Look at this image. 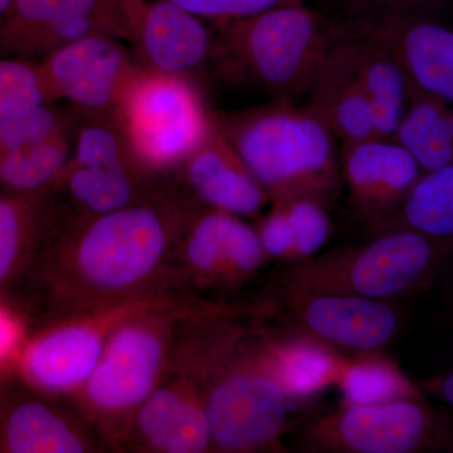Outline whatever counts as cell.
I'll return each mask as SVG.
<instances>
[{
  "instance_id": "cell-16",
  "label": "cell",
  "mask_w": 453,
  "mask_h": 453,
  "mask_svg": "<svg viewBox=\"0 0 453 453\" xmlns=\"http://www.w3.org/2000/svg\"><path fill=\"white\" fill-rule=\"evenodd\" d=\"M129 43L144 70L195 81L211 62L214 33L205 20L170 0H142Z\"/></svg>"
},
{
  "instance_id": "cell-14",
  "label": "cell",
  "mask_w": 453,
  "mask_h": 453,
  "mask_svg": "<svg viewBox=\"0 0 453 453\" xmlns=\"http://www.w3.org/2000/svg\"><path fill=\"white\" fill-rule=\"evenodd\" d=\"M121 447L157 453L211 452L204 395L192 372L174 363L134 416Z\"/></svg>"
},
{
  "instance_id": "cell-31",
  "label": "cell",
  "mask_w": 453,
  "mask_h": 453,
  "mask_svg": "<svg viewBox=\"0 0 453 453\" xmlns=\"http://www.w3.org/2000/svg\"><path fill=\"white\" fill-rule=\"evenodd\" d=\"M282 203L294 234V250L288 264L314 257L333 234V222L326 205L311 198H295Z\"/></svg>"
},
{
  "instance_id": "cell-17",
  "label": "cell",
  "mask_w": 453,
  "mask_h": 453,
  "mask_svg": "<svg viewBox=\"0 0 453 453\" xmlns=\"http://www.w3.org/2000/svg\"><path fill=\"white\" fill-rule=\"evenodd\" d=\"M18 377H0V453H83L98 449L80 422Z\"/></svg>"
},
{
  "instance_id": "cell-22",
  "label": "cell",
  "mask_w": 453,
  "mask_h": 453,
  "mask_svg": "<svg viewBox=\"0 0 453 453\" xmlns=\"http://www.w3.org/2000/svg\"><path fill=\"white\" fill-rule=\"evenodd\" d=\"M372 28L386 33L395 47L413 95L453 106V29L428 17L401 18Z\"/></svg>"
},
{
  "instance_id": "cell-12",
  "label": "cell",
  "mask_w": 453,
  "mask_h": 453,
  "mask_svg": "<svg viewBox=\"0 0 453 453\" xmlns=\"http://www.w3.org/2000/svg\"><path fill=\"white\" fill-rule=\"evenodd\" d=\"M50 104L82 113H111L142 65L124 41L89 35L37 62Z\"/></svg>"
},
{
  "instance_id": "cell-36",
  "label": "cell",
  "mask_w": 453,
  "mask_h": 453,
  "mask_svg": "<svg viewBox=\"0 0 453 453\" xmlns=\"http://www.w3.org/2000/svg\"><path fill=\"white\" fill-rule=\"evenodd\" d=\"M429 389L434 390L453 410V371L446 372L445 375L437 378V380H432L429 383Z\"/></svg>"
},
{
  "instance_id": "cell-23",
  "label": "cell",
  "mask_w": 453,
  "mask_h": 453,
  "mask_svg": "<svg viewBox=\"0 0 453 453\" xmlns=\"http://www.w3.org/2000/svg\"><path fill=\"white\" fill-rule=\"evenodd\" d=\"M268 344L292 401H305L335 386L345 357L311 340L267 329Z\"/></svg>"
},
{
  "instance_id": "cell-18",
  "label": "cell",
  "mask_w": 453,
  "mask_h": 453,
  "mask_svg": "<svg viewBox=\"0 0 453 453\" xmlns=\"http://www.w3.org/2000/svg\"><path fill=\"white\" fill-rule=\"evenodd\" d=\"M181 187L202 207L257 219L270 196L240 155L214 124L207 136L178 168Z\"/></svg>"
},
{
  "instance_id": "cell-21",
  "label": "cell",
  "mask_w": 453,
  "mask_h": 453,
  "mask_svg": "<svg viewBox=\"0 0 453 453\" xmlns=\"http://www.w3.org/2000/svg\"><path fill=\"white\" fill-rule=\"evenodd\" d=\"M309 94L308 107L342 144L377 136L372 107L357 77L348 42L339 32Z\"/></svg>"
},
{
  "instance_id": "cell-15",
  "label": "cell",
  "mask_w": 453,
  "mask_h": 453,
  "mask_svg": "<svg viewBox=\"0 0 453 453\" xmlns=\"http://www.w3.org/2000/svg\"><path fill=\"white\" fill-rule=\"evenodd\" d=\"M340 168L349 204L368 228L392 216L425 174L403 146L380 136L342 145Z\"/></svg>"
},
{
  "instance_id": "cell-4",
  "label": "cell",
  "mask_w": 453,
  "mask_h": 453,
  "mask_svg": "<svg viewBox=\"0 0 453 453\" xmlns=\"http://www.w3.org/2000/svg\"><path fill=\"white\" fill-rule=\"evenodd\" d=\"M211 118L271 203L311 198L329 207L338 198L342 178L335 136L310 107L276 100Z\"/></svg>"
},
{
  "instance_id": "cell-2",
  "label": "cell",
  "mask_w": 453,
  "mask_h": 453,
  "mask_svg": "<svg viewBox=\"0 0 453 453\" xmlns=\"http://www.w3.org/2000/svg\"><path fill=\"white\" fill-rule=\"evenodd\" d=\"M250 311L211 316L190 325L175 365L201 384L211 452L286 453L292 401L268 344L266 326L243 324Z\"/></svg>"
},
{
  "instance_id": "cell-25",
  "label": "cell",
  "mask_w": 453,
  "mask_h": 453,
  "mask_svg": "<svg viewBox=\"0 0 453 453\" xmlns=\"http://www.w3.org/2000/svg\"><path fill=\"white\" fill-rule=\"evenodd\" d=\"M73 122L43 142L0 157V190L23 195L52 192L70 159Z\"/></svg>"
},
{
  "instance_id": "cell-9",
  "label": "cell",
  "mask_w": 453,
  "mask_h": 453,
  "mask_svg": "<svg viewBox=\"0 0 453 453\" xmlns=\"http://www.w3.org/2000/svg\"><path fill=\"white\" fill-rule=\"evenodd\" d=\"M74 115L70 159L50 192L73 207V220L120 210L162 186L134 157L115 112Z\"/></svg>"
},
{
  "instance_id": "cell-6",
  "label": "cell",
  "mask_w": 453,
  "mask_h": 453,
  "mask_svg": "<svg viewBox=\"0 0 453 453\" xmlns=\"http://www.w3.org/2000/svg\"><path fill=\"white\" fill-rule=\"evenodd\" d=\"M452 251L449 241L393 229L369 235L363 243L283 265L277 282L300 290L396 303L438 281Z\"/></svg>"
},
{
  "instance_id": "cell-29",
  "label": "cell",
  "mask_w": 453,
  "mask_h": 453,
  "mask_svg": "<svg viewBox=\"0 0 453 453\" xmlns=\"http://www.w3.org/2000/svg\"><path fill=\"white\" fill-rule=\"evenodd\" d=\"M73 120V110L65 111L56 104H44L12 116L0 122V157L43 142L70 127Z\"/></svg>"
},
{
  "instance_id": "cell-24",
  "label": "cell",
  "mask_w": 453,
  "mask_h": 453,
  "mask_svg": "<svg viewBox=\"0 0 453 453\" xmlns=\"http://www.w3.org/2000/svg\"><path fill=\"white\" fill-rule=\"evenodd\" d=\"M393 229H408L453 242V163L425 173L403 204L388 219L368 228V234Z\"/></svg>"
},
{
  "instance_id": "cell-10",
  "label": "cell",
  "mask_w": 453,
  "mask_h": 453,
  "mask_svg": "<svg viewBox=\"0 0 453 453\" xmlns=\"http://www.w3.org/2000/svg\"><path fill=\"white\" fill-rule=\"evenodd\" d=\"M453 447L451 429L421 395L372 404H342L303 423V453H422Z\"/></svg>"
},
{
  "instance_id": "cell-1",
  "label": "cell",
  "mask_w": 453,
  "mask_h": 453,
  "mask_svg": "<svg viewBox=\"0 0 453 453\" xmlns=\"http://www.w3.org/2000/svg\"><path fill=\"white\" fill-rule=\"evenodd\" d=\"M202 208L183 187L162 184L120 210L65 223L28 285L56 319L163 290L179 241Z\"/></svg>"
},
{
  "instance_id": "cell-35",
  "label": "cell",
  "mask_w": 453,
  "mask_h": 453,
  "mask_svg": "<svg viewBox=\"0 0 453 453\" xmlns=\"http://www.w3.org/2000/svg\"><path fill=\"white\" fill-rule=\"evenodd\" d=\"M438 281L443 285V308L446 318L453 323V251Z\"/></svg>"
},
{
  "instance_id": "cell-13",
  "label": "cell",
  "mask_w": 453,
  "mask_h": 453,
  "mask_svg": "<svg viewBox=\"0 0 453 453\" xmlns=\"http://www.w3.org/2000/svg\"><path fill=\"white\" fill-rule=\"evenodd\" d=\"M177 279L199 288L243 285L266 266L255 226L242 217L202 208L179 241Z\"/></svg>"
},
{
  "instance_id": "cell-33",
  "label": "cell",
  "mask_w": 453,
  "mask_h": 453,
  "mask_svg": "<svg viewBox=\"0 0 453 453\" xmlns=\"http://www.w3.org/2000/svg\"><path fill=\"white\" fill-rule=\"evenodd\" d=\"M271 204V210L258 217L255 228L268 259L286 265L294 250V234L285 204L282 202Z\"/></svg>"
},
{
  "instance_id": "cell-37",
  "label": "cell",
  "mask_w": 453,
  "mask_h": 453,
  "mask_svg": "<svg viewBox=\"0 0 453 453\" xmlns=\"http://www.w3.org/2000/svg\"><path fill=\"white\" fill-rule=\"evenodd\" d=\"M14 0H0V20L8 13L9 9L13 5Z\"/></svg>"
},
{
  "instance_id": "cell-34",
  "label": "cell",
  "mask_w": 453,
  "mask_h": 453,
  "mask_svg": "<svg viewBox=\"0 0 453 453\" xmlns=\"http://www.w3.org/2000/svg\"><path fill=\"white\" fill-rule=\"evenodd\" d=\"M23 326L4 301H0V365L16 363L22 350Z\"/></svg>"
},
{
  "instance_id": "cell-8",
  "label": "cell",
  "mask_w": 453,
  "mask_h": 453,
  "mask_svg": "<svg viewBox=\"0 0 453 453\" xmlns=\"http://www.w3.org/2000/svg\"><path fill=\"white\" fill-rule=\"evenodd\" d=\"M181 296L163 288L56 319L25 342L16 362L18 375L42 395H73L122 324Z\"/></svg>"
},
{
  "instance_id": "cell-20",
  "label": "cell",
  "mask_w": 453,
  "mask_h": 453,
  "mask_svg": "<svg viewBox=\"0 0 453 453\" xmlns=\"http://www.w3.org/2000/svg\"><path fill=\"white\" fill-rule=\"evenodd\" d=\"M348 42L357 77L372 107L377 136L395 139L413 97L401 59L380 28L340 32Z\"/></svg>"
},
{
  "instance_id": "cell-28",
  "label": "cell",
  "mask_w": 453,
  "mask_h": 453,
  "mask_svg": "<svg viewBox=\"0 0 453 453\" xmlns=\"http://www.w3.org/2000/svg\"><path fill=\"white\" fill-rule=\"evenodd\" d=\"M453 0H326L339 31H359L401 18H434Z\"/></svg>"
},
{
  "instance_id": "cell-7",
  "label": "cell",
  "mask_w": 453,
  "mask_h": 453,
  "mask_svg": "<svg viewBox=\"0 0 453 453\" xmlns=\"http://www.w3.org/2000/svg\"><path fill=\"white\" fill-rule=\"evenodd\" d=\"M115 116L134 157L159 175L178 169L211 127V113L195 81L142 67L125 89Z\"/></svg>"
},
{
  "instance_id": "cell-27",
  "label": "cell",
  "mask_w": 453,
  "mask_h": 453,
  "mask_svg": "<svg viewBox=\"0 0 453 453\" xmlns=\"http://www.w3.org/2000/svg\"><path fill=\"white\" fill-rule=\"evenodd\" d=\"M336 388L342 404H372L421 395L416 386L386 353L345 357Z\"/></svg>"
},
{
  "instance_id": "cell-19",
  "label": "cell",
  "mask_w": 453,
  "mask_h": 453,
  "mask_svg": "<svg viewBox=\"0 0 453 453\" xmlns=\"http://www.w3.org/2000/svg\"><path fill=\"white\" fill-rule=\"evenodd\" d=\"M65 219L52 193L0 190V301L20 283L29 282Z\"/></svg>"
},
{
  "instance_id": "cell-5",
  "label": "cell",
  "mask_w": 453,
  "mask_h": 453,
  "mask_svg": "<svg viewBox=\"0 0 453 453\" xmlns=\"http://www.w3.org/2000/svg\"><path fill=\"white\" fill-rule=\"evenodd\" d=\"M217 27L211 62L276 100L309 94L338 37L329 18L303 2Z\"/></svg>"
},
{
  "instance_id": "cell-38",
  "label": "cell",
  "mask_w": 453,
  "mask_h": 453,
  "mask_svg": "<svg viewBox=\"0 0 453 453\" xmlns=\"http://www.w3.org/2000/svg\"><path fill=\"white\" fill-rule=\"evenodd\" d=\"M447 116H449V127L453 136V106L447 105Z\"/></svg>"
},
{
  "instance_id": "cell-26",
  "label": "cell",
  "mask_w": 453,
  "mask_h": 453,
  "mask_svg": "<svg viewBox=\"0 0 453 453\" xmlns=\"http://www.w3.org/2000/svg\"><path fill=\"white\" fill-rule=\"evenodd\" d=\"M395 140L412 155L425 173L452 164L453 136L446 104L413 95Z\"/></svg>"
},
{
  "instance_id": "cell-11",
  "label": "cell",
  "mask_w": 453,
  "mask_h": 453,
  "mask_svg": "<svg viewBox=\"0 0 453 453\" xmlns=\"http://www.w3.org/2000/svg\"><path fill=\"white\" fill-rule=\"evenodd\" d=\"M264 303L262 318L276 321L273 332L324 345L342 356L386 353L403 327L395 301H380L277 286Z\"/></svg>"
},
{
  "instance_id": "cell-3",
  "label": "cell",
  "mask_w": 453,
  "mask_h": 453,
  "mask_svg": "<svg viewBox=\"0 0 453 453\" xmlns=\"http://www.w3.org/2000/svg\"><path fill=\"white\" fill-rule=\"evenodd\" d=\"M244 305L181 296L121 325L96 366L73 396L88 426L107 443L121 447L134 416L166 380L188 327Z\"/></svg>"
},
{
  "instance_id": "cell-32",
  "label": "cell",
  "mask_w": 453,
  "mask_h": 453,
  "mask_svg": "<svg viewBox=\"0 0 453 453\" xmlns=\"http://www.w3.org/2000/svg\"><path fill=\"white\" fill-rule=\"evenodd\" d=\"M205 22L216 25L257 16L270 9L303 0H170Z\"/></svg>"
},
{
  "instance_id": "cell-30",
  "label": "cell",
  "mask_w": 453,
  "mask_h": 453,
  "mask_svg": "<svg viewBox=\"0 0 453 453\" xmlns=\"http://www.w3.org/2000/svg\"><path fill=\"white\" fill-rule=\"evenodd\" d=\"M50 104L35 62L0 56V122Z\"/></svg>"
}]
</instances>
